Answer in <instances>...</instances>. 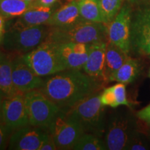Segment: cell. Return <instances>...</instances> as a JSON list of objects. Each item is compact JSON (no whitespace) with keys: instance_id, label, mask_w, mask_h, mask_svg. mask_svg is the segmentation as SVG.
Instances as JSON below:
<instances>
[{"instance_id":"35","label":"cell","mask_w":150,"mask_h":150,"mask_svg":"<svg viewBox=\"0 0 150 150\" xmlns=\"http://www.w3.org/2000/svg\"><path fill=\"white\" fill-rule=\"evenodd\" d=\"M4 33H0V46L2 45L3 39H4Z\"/></svg>"},{"instance_id":"11","label":"cell","mask_w":150,"mask_h":150,"mask_svg":"<svg viewBox=\"0 0 150 150\" xmlns=\"http://www.w3.org/2000/svg\"><path fill=\"white\" fill-rule=\"evenodd\" d=\"M150 55V5L141 8L131 20V48Z\"/></svg>"},{"instance_id":"28","label":"cell","mask_w":150,"mask_h":150,"mask_svg":"<svg viewBox=\"0 0 150 150\" xmlns=\"http://www.w3.org/2000/svg\"><path fill=\"white\" fill-rule=\"evenodd\" d=\"M57 149L56 145L54 142L53 136L50 134V131H47L43 138L42 142H41L40 147L39 150H56Z\"/></svg>"},{"instance_id":"26","label":"cell","mask_w":150,"mask_h":150,"mask_svg":"<svg viewBox=\"0 0 150 150\" xmlns=\"http://www.w3.org/2000/svg\"><path fill=\"white\" fill-rule=\"evenodd\" d=\"M149 145L144 137L139 131L137 130L132 136L127 147V150H146L149 149Z\"/></svg>"},{"instance_id":"37","label":"cell","mask_w":150,"mask_h":150,"mask_svg":"<svg viewBox=\"0 0 150 150\" xmlns=\"http://www.w3.org/2000/svg\"><path fill=\"white\" fill-rule=\"evenodd\" d=\"M148 136H149V138L150 140V127H149V133H148Z\"/></svg>"},{"instance_id":"5","label":"cell","mask_w":150,"mask_h":150,"mask_svg":"<svg viewBox=\"0 0 150 150\" xmlns=\"http://www.w3.org/2000/svg\"><path fill=\"white\" fill-rule=\"evenodd\" d=\"M22 57L35 74L47 76L67 70L60 55L58 44L45 40Z\"/></svg>"},{"instance_id":"12","label":"cell","mask_w":150,"mask_h":150,"mask_svg":"<svg viewBox=\"0 0 150 150\" xmlns=\"http://www.w3.org/2000/svg\"><path fill=\"white\" fill-rule=\"evenodd\" d=\"M12 81L17 92L26 93L40 88L44 79L30 68L22 54H16L13 56Z\"/></svg>"},{"instance_id":"33","label":"cell","mask_w":150,"mask_h":150,"mask_svg":"<svg viewBox=\"0 0 150 150\" xmlns=\"http://www.w3.org/2000/svg\"><path fill=\"white\" fill-rule=\"evenodd\" d=\"M5 31V18L0 14V33H4Z\"/></svg>"},{"instance_id":"18","label":"cell","mask_w":150,"mask_h":150,"mask_svg":"<svg viewBox=\"0 0 150 150\" xmlns=\"http://www.w3.org/2000/svg\"><path fill=\"white\" fill-rule=\"evenodd\" d=\"M128 54L113 43L108 41L104 68V81L109 82L110 78L128 59Z\"/></svg>"},{"instance_id":"3","label":"cell","mask_w":150,"mask_h":150,"mask_svg":"<svg viewBox=\"0 0 150 150\" xmlns=\"http://www.w3.org/2000/svg\"><path fill=\"white\" fill-rule=\"evenodd\" d=\"M49 31L50 27L45 24L27 27L13 26L10 29L5 31L2 46L8 52L24 54L45 42Z\"/></svg>"},{"instance_id":"15","label":"cell","mask_w":150,"mask_h":150,"mask_svg":"<svg viewBox=\"0 0 150 150\" xmlns=\"http://www.w3.org/2000/svg\"><path fill=\"white\" fill-rule=\"evenodd\" d=\"M108 41L91 44L87 61L83 67V72L96 80L104 81V68Z\"/></svg>"},{"instance_id":"21","label":"cell","mask_w":150,"mask_h":150,"mask_svg":"<svg viewBox=\"0 0 150 150\" xmlns=\"http://www.w3.org/2000/svg\"><path fill=\"white\" fill-rule=\"evenodd\" d=\"M140 72V64L136 59L128 58L110 78V81H116L125 84L130 83L136 79Z\"/></svg>"},{"instance_id":"29","label":"cell","mask_w":150,"mask_h":150,"mask_svg":"<svg viewBox=\"0 0 150 150\" xmlns=\"http://www.w3.org/2000/svg\"><path fill=\"white\" fill-rule=\"evenodd\" d=\"M11 134L0 118V150L5 149L8 145V137L11 136Z\"/></svg>"},{"instance_id":"31","label":"cell","mask_w":150,"mask_h":150,"mask_svg":"<svg viewBox=\"0 0 150 150\" xmlns=\"http://www.w3.org/2000/svg\"><path fill=\"white\" fill-rule=\"evenodd\" d=\"M58 0H35V6H53L56 4Z\"/></svg>"},{"instance_id":"10","label":"cell","mask_w":150,"mask_h":150,"mask_svg":"<svg viewBox=\"0 0 150 150\" xmlns=\"http://www.w3.org/2000/svg\"><path fill=\"white\" fill-rule=\"evenodd\" d=\"M132 13L130 6L125 4L108 26V40L129 54L131 50V27Z\"/></svg>"},{"instance_id":"7","label":"cell","mask_w":150,"mask_h":150,"mask_svg":"<svg viewBox=\"0 0 150 150\" xmlns=\"http://www.w3.org/2000/svg\"><path fill=\"white\" fill-rule=\"evenodd\" d=\"M137 130V124L130 114L116 113L112 115L105 135L104 143L106 149H127Z\"/></svg>"},{"instance_id":"16","label":"cell","mask_w":150,"mask_h":150,"mask_svg":"<svg viewBox=\"0 0 150 150\" xmlns=\"http://www.w3.org/2000/svg\"><path fill=\"white\" fill-rule=\"evenodd\" d=\"M79 9L78 0H72L54 11L47 26L51 27H63L82 21Z\"/></svg>"},{"instance_id":"38","label":"cell","mask_w":150,"mask_h":150,"mask_svg":"<svg viewBox=\"0 0 150 150\" xmlns=\"http://www.w3.org/2000/svg\"><path fill=\"white\" fill-rule=\"evenodd\" d=\"M149 78H150V68H149Z\"/></svg>"},{"instance_id":"14","label":"cell","mask_w":150,"mask_h":150,"mask_svg":"<svg viewBox=\"0 0 150 150\" xmlns=\"http://www.w3.org/2000/svg\"><path fill=\"white\" fill-rule=\"evenodd\" d=\"M90 45L81 42L58 44L61 59L67 70H81L89 54Z\"/></svg>"},{"instance_id":"17","label":"cell","mask_w":150,"mask_h":150,"mask_svg":"<svg viewBox=\"0 0 150 150\" xmlns=\"http://www.w3.org/2000/svg\"><path fill=\"white\" fill-rule=\"evenodd\" d=\"M55 11L54 6L49 7L35 6L22 16H19L13 26L17 27H27L43 24L47 25Z\"/></svg>"},{"instance_id":"1","label":"cell","mask_w":150,"mask_h":150,"mask_svg":"<svg viewBox=\"0 0 150 150\" xmlns=\"http://www.w3.org/2000/svg\"><path fill=\"white\" fill-rule=\"evenodd\" d=\"M100 87L98 81L81 70H65L50 75L39 90L62 110L91 96Z\"/></svg>"},{"instance_id":"24","label":"cell","mask_w":150,"mask_h":150,"mask_svg":"<svg viewBox=\"0 0 150 150\" xmlns=\"http://www.w3.org/2000/svg\"><path fill=\"white\" fill-rule=\"evenodd\" d=\"M124 0H99L105 23L108 24L115 18L123 6Z\"/></svg>"},{"instance_id":"30","label":"cell","mask_w":150,"mask_h":150,"mask_svg":"<svg viewBox=\"0 0 150 150\" xmlns=\"http://www.w3.org/2000/svg\"><path fill=\"white\" fill-rule=\"evenodd\" d=\"M137 117L150 127V104L137 112Z\"/></svg>"},{"instance_id":"8","label":"cell","mask_w":150,"mask_h":150,"mask_svg":"<svg viewBox=\"0 0 150 150\" xmlns=\"http://www.w3.org/2000/svg\"><path fill=\"white\" fill-rule=\"evenodd\" d=\"M48 131L53 136L57 149H72L76 141L82 134L83 129L79 122L72 115L61 110Z\"/></svg>"},{"instance_id":"9","label":"cell","mask_w":150,"mask_h":150,"mask_svg":"<svg viewBox=\"0 0 150 150\" xmlns=\"http://www.w3.org/2000/svg\"><path fill=\"white\" fill-rule=\"evenodd\" d=\"M0 118L11 134L29 125L24 93L18 92L5 96L0 110Z\"/></svg>"},{"instance_id":"27","label":"cell","mask_w":150,"mask_h":150,"mask_svg":"<svg viewBox=\"0 0 150 150\" xmlns=\"http://www.w3.org/2000/svg\"><path fill=\"white\" fill-rule=\"evenodd\" d=\"M100 100L104 106H110L112 108H117L115 97L111 87L107 88L100 95Z\"/></svg>"},{"instance_id":"34","label":"cell","mask_w":150,"mask_h":150,"mask_svg":"<svg viewBox=\"0 0 150 150\" xmlns=\"http://www.w3.org/2000/svg\"><path fill=\"white\" fill-rule=\"evenodd\" d=\"M3 95L4 93L1 92V91H0V110H1V104H2V101H3Z\"/></svg>"},{"instance_id":"19","label":"cell","mask_w":150,"mask_h":150,"mask_svg":"<svg viewBox=\"0 0 150 150\" xmlns=\"http://www.w3.org/2000/svg\"><path fill=\"white\" fill-rule=\"evenodd\" d=\"M13 56L0 50V91L4 96L18 93L12 81Z\"/></svg>"},{"instance_id":"13","label":"cell","mask_w":150,"mask_h":150,"mask_svg":"<svg viewBox=\"0 0 150 150\" xmlns=\"http://www.w3.org/2000/svg\"><path fill=\"white\" fill-rule=\"evenodd\" d=\"M47 129L31 125L17 129L11 134L8 149L15 150H39Z\"/></svg>"},{"instance_id":"20","label":"cell","mask_w":150,"mask_h":150,"mask_svg":"<svg viewBox=\"0 0 150 150\" xmlns=\"http://www.w3.org/2000/svg\"><path fill=\"white\" fill-rule=\"evenodd\" d=\"M35 6V1L30 2L23 0H0V14L5 19L18 18Z\"/></svg>"},{"instance_id":"23","label":"cell","mask_w":150,"mask_h":150,"mask_svg":"<svg viewBox=\"0 0 150 150\" xmlns=\"http://www.w3.org/2000/svg\"><path fill=\"white\" fill-rule=\"evenodd\" d=\"M72 149L74 150H105L104 141L100 137L93 134L84 133L76 141Z\"/></svg>"},{"instance_id":"2","label":"cell","mask_w":150,"mask_h":150,"mask_svg":"<svg viewBox=\"0 0 150 150\" xmlns=\"http://www.w3.org/2000/svg\"><path fill=\"white\" fill-rule=\"evenodd\" d=\"M46 40L57 44L81 42L88 45L108 41V26L104 23L82 20L67 27H50Z\"/></svg>"},{"instance_id":"4","label":"cell","mask_w":150,"mask_h":150,"mask_svg":"<svg viewBox=\"0 0 150 150\" xmlns=\"http://www.w3.org/2000/svg\"><path fill=\"white\" fill-rule=\"evenodd\" d=\"M66 112L79 122L85 133L99 137L104 134V106L101 102L100 95L95 93L86 97Z\"/></svg>"},{"instance_id":"36","label":"cell","mask_w":150,"mask_h":150,"mask_svg":"<svg viewBox=\"0 0 150 150\" xmlns=\"http://www.w3.org/2000/svg\"><path fill=\"white\" fill-rule=\"evenodd\" d=\"M23 1H30V2H32V1H34L35 0H23Z\"/></svg>"},{"instance_id":"25","label":"cell","mask_w":150,"mask_h":150,"mask_svg":"<svg viewBox=\"0 0 150 150\" xmlns=\"http://www.w3.org/2000/svg\"><path fill=\"white\" fill-rule=\"evenodd\" d=\"M111 88L114 95H115L116 104H117V107L120 106H129V102L127 99L125 84L118 82L117 83L111 86Z\"/></svg>"},{"instance_id":"6","label":"cell","mask_w":150,"mask_h":150,"mask_svg":"<svg viewBox=\"0 0 150 150\" xmlns=\"http://www.w3.org/2000/svg\"><path fill=\"white\" fill-rule=\"evenodd\" d=\"M24 99L29 125L48 130L61 109L39 89L24 93Z\"/></svg>"},{"instance_id":"22","label":"cell","mask_w":150,"mask_h":150,"mask_svg":"<svg viewBox=\"0 0 150 150\" xmlns=\"http://www.w3.org/2000/svg\"><path fill=\"white\" fill-rule=\"evenodd\" d=\"M81 18L83 20L98 23H105L99 0H78Z\"/></svg>"},{"instance_id":"32","label":"cell","mask_w":150,"mask_h":150,"mask_svg":"<svg viewBox=\"0 0 150 150\" xmlns=\"http://www.w3.org/2000/svg\"><path fill=\"white\" fill-rule=\"evenodd\" d=\"M131 4H150V0H127Z\"/></svg>"}]
</instances>
